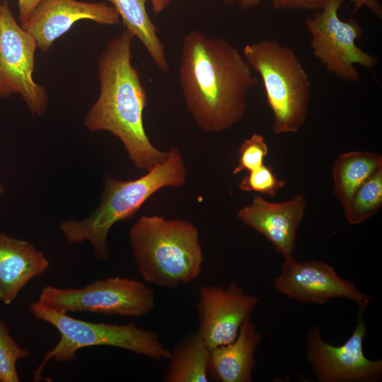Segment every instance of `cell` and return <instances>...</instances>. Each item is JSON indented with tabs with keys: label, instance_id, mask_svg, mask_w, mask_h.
Segmentation results:
<instances>
[{
	"label": "cell",
	"instance_id": "1",
	"mask_svg": "<svg viewBox=\"0 0 382 382\" xmlns=\"http://www.w3.org/2000/svg\"><path fill=\"white\" fill-rule=\"evenodd\" d=\"M179 78L189 112L208 133L238 123L246 110L247 95L258 83L236 47L197 30L183 37Z\"/></svg>",
	"mask_w": 382,
	"mask_h": 382
},
{
	"label": "cell",
	"instance_id": "2",
	"mask_svg": "<svg viewBox=\"0 0 382 382\" xmlns=\"http://www.w3.org/2000/svg\"><path fill=\"white\" fill-rule=\"evenodd\" d=\"M134 35L127 29L111 39L98 62L100 95L83 124L90 131H108L118 137L129 159L149 171L164 162L168 152L156 149L144 129L148 97L138 69L132 63Z\"/></svg>",
	"mask_w": 382,
	"mask_h": 382
},
{
	"label": "cell",
	"instance_id": "3",
	"mask_svg": "<svg viewBox=\"0 0 382 382\" xmlns=\"http://www.w3.org/2000/svg\"><path fill=\"white\" fill-rule=\"evenodd\" d=\"M143 176L129 180L115 179L108 175L98 208L85 219L61 222L60 230L69 243L88 241L98 260L110 256L107 237L117 222L134 216L142 204L155 192L165 187H182L187 172L180 151L172 147L167 159Z\"/></svg>",
	"mask_w": 382,
	"mask_h": 382
},
{
	"label": "cell",
	"instance_id": "4",
	"mask_svg": "<svg viewBox=\"0 0 382 382\" xmlns=\"http://www.w3.org/2000/svg\"><path fill=\"white\" fill-rule=\"evenodd\" d=\"M129 239L139 273L150 284L175 288L202 272L199 232L189 221L143 215L131 227Z\"/></svg>",
	"mask_w": 382,
	"mask_h": 382
},
{
	"label": "cell",
	"instance_id": "5",
	"mask_svg": "<svg viewBox=\"0 0 382 382\" xmlns=\"http://www.w3.org/2000/svg\"><path fill=\"white\" fill-rule=\"evenodd\" d=\"M243 55L262 81L273 132H296L308 116L311 83L294 51L275 39H264L245 45Z\"/></svg>",
	"mask_w": 382,
	"mask_h": 382
},
{
	"label": "cell",
	"instance_id": "6",
	"mask_svg": "<svg viewBox=\"0 0 382 382\" xmlns=\"http://www.w3.org/2000/svg\"><path fill=\"white\" fill-rule=\"evenodd\" d=\"M29 309L35 318L50 323L60 335L57 345L47 352L33 372L34 381L42 378L41 372L49 360L71 361L79 349L88 347H117L156 361L169 357L170 350L156 332L140 328L132 322L124 325L88 322L57 311L39 301L31 303Z\"/></svg>",
	"mask_w": 382,
	"mask_h": 382
},
{
	"label": "cell",
	"instance_id": "7",
	"mask_svg": "<svg viewBox=\"0 0 382 382\" xmlns=\"http://www.w3.org/2000/svg\"><path fill=\"white\" fill-rule=\"evenodd\" d=\"M38 301L62 312H88L141 317L155 306L154 291L136 279L113 277L91 282L81 288L47 285Z\"/></svg>",
	"mask_w": 382,
	"mask_h": 382
},
{
	"label": "cell",
	"instance_id": "8",
	"mask_svg": "<svg viewBox=\"0 0 382 382\" xmlns=\"http://www.w3.org/2000/svg\"><path fill=\"white\" fill-rule=\"evenodd\" d=\"M344 0H327L324 7L305 20L311 36L313 55L326 70L338 78L358 82L361 76L355 64L371 69L378 59L356 45L362 35L360 25L353 18L343 21L338 11Z\"/></svg>",
	"mask_w": 382,
	"mask_h": 382
},
{
	"label": "cell",
	"instance_id": "9",
	"mask_svg": "<svg viewBox=\"0 0 382 382\" xmlns=\"http://www.w3.org/2000/svg\"><path fill=\"white\" fill-rule=\"evenodd\" d=\"M37 46L33 37L18 24L9 4L0 12V98L20 95L29 111L40 117L47 107L45 88L33 78Z\"/></svg>",
	"mask_w": 382,
	"mask_h": 382
},
{
	"label": "cell",
	"instance_id": "10",
	"mask_svg": "<svg viewBox=\"0 0 382 382\" xmlns=\"http://www.w3.org/2000/svg\"><path fill=\"white\" fill-rule=\"evenodd\" d=\"M364 309L359 308L357 325L342 345L334 346L324 341L318 327H312L308 332L306 356L319 381L376 382L381 379L382 360L369 359L364 353L366 334Z\"/></svg>",
	"mask_w": 382,
	"mask_h": 382
},
{
	"label": "cell",
	"instance_id": "11",
	"mask_svg": "<svg viewBox=\"0 0 382 382\" xmlns=\"http://www.w3.org/2000/svg\"><path fill=\"white\" fill-rule=\"evenodd\" d=\"M273 285L282 295L303 303L323 304L332 299L343 298L366 308L372 299L354 283L339 276L330 265L318 260H284Z\"/></svg>",
	"mask_w": 382,
	"mask_h": 382
},
{
	"label": "cell",
	"instance_id": "12",
	"mask_svg": "<svg viewBox=\"0 0 382 382\" xmlns=\"http://www.w3.org/2000/svg\"><path fill=\"white\" fill-rule=\"evenodd\" d=\"M260 299L245 293L236 282L226 289L204 286L199 289L196 308L199 317L197 330L210 349L228 344L237 337L245 320Z\"/></svg>",
	"mask_w": 382,
	"mask_h": 382
},
{
	"label": "cell",
	"instance_id": "13",
	"mask_svg": "<svg viewBox=\"0 0 382 382\" xmlns=\"http://www.w3.org/2000/svg\"><path fill=\"white\" fill-rule=\"evenodd\" d=\"M82 20L115 25L119 23L120 17L115 9L105 3L42 0L21 26L35 40L37 48L46 52L57 38Z\"/></svg>",
	"mask_w": 382,
	"mask_h": 382
},
{
	"label": "cell",
	"instance_id": "14",
	"mask_svg": "<svg viewBox=\"0 0 382 382\" xmlns=\"http://www.w3.org/2000/svg\"><path fill=\"white\" fill-rule=\"evenodd\" d=\"M306 206L307 199L301 194L281 202L256 195L237 212V217L267 239L284 260L294 257L297 230Z\"/></svg>",
	"mask_w": 382,
	"mask_h": 382
},
{
	"label": "cell",
	"instance_id": "15",
	"mask_svg": "<svg viewBox=\"0 0 382 382\" xmlns=\"http://www.w3.org/2000/svg\"><path fill=\"white\" fill-rule=\"evenodd\" d=\"M49 265L44 254L32 243L0 233V301L11 304Z\"/></svg>",
	"mask_w": 382,
	"mask_h": 382
},
{
	"label": "cell",
	"instance_id": "16",
	"mask_svg": "<svg viewBox=\"0 0 382 382\" xmlns=\"http://www.w3.org/2000/svg\"><path fill=\"white\" fill-rule=\"evenodd\" d=\"M262 335L246 319L236 339L210 349L209 377L219 382H250L255 365V354Z\"/></svg>",
	"mask_w": 382,
	"mask_h": 382
},
{
	"label": "cell",
	"instance_id": "17",
	"mask_svg": "<svg viewBox=\"0 0 382 382\" xmlns=\"http://www.w3.org/2000/svg\"><path fill=\"white\" fill-rule=\"evenodd\" d=\"M210 349L197 331L187 335L171 350L166 382H207Z\"/></svg>",
	"mask_w": 382,
	"mask_h": 382
},
{
	"label": "cell",
	"instance_id": "18",
	"mask_svg": "<svg viewBox=\"0 0 382 382\" xmlns=\"http://www.w3.org/2000/svg\"><path fill=\"white\" fill-rule=\"evenodd\" d=\"M382 156L369 151H348L335 160L332 167L333 190L344 207L357 189L379 170Z\"/></svg>",
	"mask_w": 382,
	"mask_h": 382
},
{
	"label": "cell",
	"instance_id": "19",
	"mask_svg": "<svg viewBox=\"0 0 382 382\" xmlns=\"http://www.w3.org/2000/svg\"><path fill=\"white\" fill-rule=\"evenodd\" d=\"M108 1L122 19L124 28L142 43L156 66L163 73L169 72L165 47L146 11L147 0Z\"/></svg>",
	"mask_w": 382,
	"mask_h": 382
},
{
	"label": "cell",
	"instance_id": "20",
	"mask_svg": "<svg viewBox=\"0 0 382 382\" xmlns=\"http://www.w3.org/2000/svg\"><path fill=\"white\" fill-rule=\"evenodd\" d=\"M382 206V169L364 183L343 207L345 217L357 225L374 216Z\"/></svg>",
	"mask_w": 382,
	"mask_h": 382
},
{
	"label": "cell",
	"instance_id": "21",
	"mask_svg": "<svg viewBox=\"0 0 382 382\" xmlns=\"http://www.w3.org/2000/svg\"><path fill=\"white\" fill-rule=\"evenodd\" d=\"M30 355V352L13 340L4 322L0 320V382H19L16 363Z\"/></svg>",
	"mask_w": 382,
	"mask_h": 382
},
{
	"label": "cell",
	"instance_id": "22",
	"mask_svg": "<svg viewBox=\"0 0 382 382\" xmlns=\"http://www.w3.org/2000/svg\"><path fill=\"white\" fill-rule=\"evenodd\" d=\"M285 185L284 180L279 179L271 167L263 163L249 171L240 182L238 188L243 192H255L274 197Z\"/></svg>",
	"mask_w": 382,
	"mask_h": 382
},
{
	"label": "cell",
	"instance_id": "23",
	"mask_svg": "<svg viewBox=\"0 0 382 382\" xmlns=\"http://www.w3.org/2000/svg\"><path fill=\"white\" fill-rule=\"evenodd\" d=\"M269 151L265 137L258 133H253L245 139L238 150L237 166L233 173L237 175L243 171H251L264 163V158Z\"/></svg>",
	"mask_w": 382,
	"mask_h": 382
},
{
	"label": "cell",
	"instance_id": "24",
	"mask_svg": "<svg viewBox=\"0 0 382 382\" xmlns=\"http://www.w3.org/2000/svg\"><path fill=\"white\" fill-rule=\"evenodd\" d=\"M327 0H270L272 8L282 11L286 9L319 10L324 7Z\"/></svg>",
	"mask_w": 382,
	"mask_h": 382
},
{
	"label": "cell",
	"instance_id": "25",
	"mask_svg": "<svg viewBox=\"0 0 382 382\" xmlns=\"http://www.w3.org/2000/svg\"><path fill=\"white\" fill-rule=\"evenodd\" d=\"M42 0H18V20L21 25L25 23Z\"/></svg>",
	"mask_w": 382,
	"mask_h": 382
},
{
	"label": "cell",
	"instance_id": "26",
	"mask_svg": "<svg viewBox=\"0 0 382 382\" xmlns=\"http://www.w3.org/2000/svg\"><path fill=\"white\" fill-rule=\"evenodd\" d=\"M351 1L354 4V12L365 6L377 18H382V6L378 0H351Z\"/></svg>",
	"mask_w": 382,
	"mask_h": 382
},
{
	"label": "cell",
	"instance_id": "27",
	"mask_svg": "<svg viewBox=\"0 0 382 382\" xmlns=\"http://www.w3.org/2000/svg\"><path fill=\"white\" fill-rule=\"evenodd\" d=\"M152 9L155 14H159L161 13L166 7L164 3V0H149Z\"/></svg>",
	"mask_w": 382,
	"mask_h": 382
},
{
	"label": "cell",
	"instance_id": "28",
	"mask_svg": "<svg viewBox=\"0 0 382 382\" xmlns=\"http://www.w3.org/2000/svg\"><path fill=\"white\" fill-rule=\"evenodd\" d=\"M242 9H249L260 4L262 0H236Z\"/></svg>",
	"mask_w": 382,
	"mask_h": 382
},
{
	"label": "cell",
	"instance_id": "29",
	"mask_svg": "<svg viewBox=\"0 0 382 382\" xmlns=\"http://www.w3.org/2000/svg\"><path fill=\"white\" fill-rule=\"evenodd\" d=\"M170 1L171 0H164L165 5L167 6L170 4ZM223 1L227 4H232L234 2H236V0H223Z\"/></svg>",
	"mask_w": 382,
	"mask_h": 382
},
{
	"label": "cell",
	"instance_id": "30",
	"mask_svg": "<svg viewBox=\"0 0 382 382\" xmlns=\"http://www.w3.org/2000/svg\"><path fill=\"white\" fill-rule=\"evenodd\" d=\"M5 189L4 185L0 183V197L2 196V195L4 193Z\"/></svg>",
	"mask_w": 382,
	"mask_h": 382
},
{
	"label": "cell",
	"instance_id": "31",
	"mask_svg": "<svg viewBox=\"0 0 382 382\" xmlns=\"http://www.w3.org/2000/svg\"><path fill=\"white\" fill-rule=\"evenodd\" d=\"M2 4H3V1L0 0V12H1V7H2Z\"/></svg>",
	"mask_w": 382,
	"mask_h": 382
}]
</instances>
